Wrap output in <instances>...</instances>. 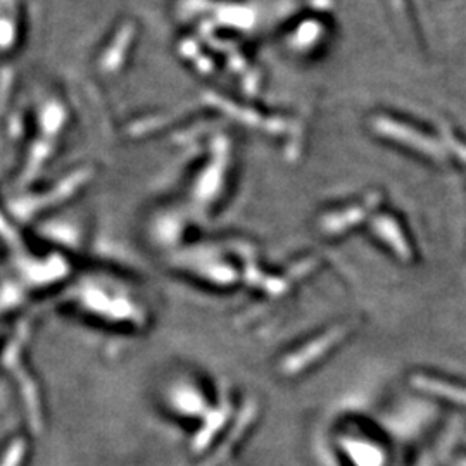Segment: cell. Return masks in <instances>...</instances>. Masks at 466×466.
<instances>
[{
    "instance_id": "cell-1",
    "label": "cell",
    "mask_w": 466,
    "mask_h": 466,
    "mask_svg": "<svg viewBox=\"0 0 466 466\" xmlns=\"http://www.w3.org/2000/svg\"><path fill=\"white\" fill-rule=\"evenodd\" d=\"M340 335H332V337H323V339H319L317 342H313V344L309 345V351L304 352L302 356H295L294 358V364H297V368L304 366V364H307V361L314 359L317 356H321L323 352H325V349L321 347H328L330 344H333L337 339H339Z\"/></svg>"
}]
</instances>
